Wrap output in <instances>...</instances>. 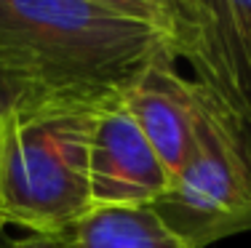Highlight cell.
I'll use <instances>...</instances> for the list:
<instances>
[{
	"label": "cell",
	"instance_id": "obj_1",
	"mask_svg": "<svg viewBox=\"0 0 251 248\" xmlns=\"http://www.w3.org/2000/svg\"><path fill=\"white\" fill-rule=\"evenodd\" d=\"M0 62L40 99H121L179 62L171 0H0Z\"/></svg>",
	"mask_w": 251,
	"mask_h": 248
},
{
	"label": "cell",
	"instance_id": "obj_2",
	"mask_svg": "<svg viewBox=\"0 0 251 248\" xmlns=\"http://www.w3.org/2000/svg\"><path fill=\"white\" fill-rule=\"evenodd\" d=\"M101 104L35 99L3 120L0 208L5 224L59 238L91 214L88 155Z\"/></svg>",
	"mask_w": 251,
	"mask_h": 248
},
{
	"label": "cell",
	"instance_id": "obj_3",
	"mask_svg": "<svg viewBox=\"0 0 251 248\" xmlns=\"http://www.w3.org/2000/svg\"><path fill=\"white\" fill-rule=\"evenodd\" d=\"M176 56L251 163V0H171Z\"/></svg>",
	"mask_w": 251,
	"mask_h": 248
},
{
	"label": "cell",
	"instance_id": "obj_4",
	"mask_svg": "<svg viewBox=\"0 0 251 248\" xmlns=\"http://www.w3.org/2000/svg\"><path fill=\"white\" fill-rule=\"evenodd\" d=\"M152 211L187 248H208L251 232V163L208 104L193 158Z\"/></svg>",
	"mask_w": 251,
	"mask_h": 248
},
{
	"label": "cell",
	"instance_id": "obj_5",
	"mask_svg": "<svg viewBox=\"0 0 251 248\" xmlns=\"http://www.w3.org/2000/svg\"><path fill=\"white\" fill-rule=\"evenodd\" d=\"M91 211L152 208L171 187V174L121 99L104 102L91 131Z\"/></svg>",
	"mask_w": 251,
	"mask_h": 248
},
{
	"label": "cell",
	"instance_id": "obj_6",
	"mask_svg": "<svg viewBox=\"0 0 251 248\" xmlns=\"http://www.w3.org/2000/svg\"><path fill=\"white\" fill-rule=\"evenodd\" d=\"M121 104L174 179L193 158L206 117V99L198 86L179 75L176 64H166L142 75L121 96Z\"/></svg>",
	"mask_w": 251,
	"mask_h": 248
},
{
	"label": "cell",
	"instance_id": "obj_7",
	"mask_svg": "<svg viewBox=\"0 0 251 248\" xmlns=\"http://www.w3.org/2000/svg\"><path fill=\"white\" fill-rule=\"evenodd\" d=\"M64 248H187L152 208H101L59 235Z\"/></svg>",
	"mask_w": 251,
	"mask_h": 248
},
{
	"label": "cell",
	"instance_id": "obj_8",
	"mask_svg": "<svg viewBox=\"0 0 251 248\" xmlns=\"http://www.w3.org/2000/svg\"><path fill=\"white\" fill-rule=\"evenodd\" d=\"M35 99H40L38 91L19 72H14L11 67H5L0 62V126L14 110L25 107V104L35 102Z\"/></svg>",
	"mask_w": 251,
	"mask_h": 248
},
{
	"label": "cell",
	"instance_id": "obj_9",
	"mask_svg": "<svg viewBox=\"0 0 251 248\" xmlns=\"http://www.w3.org/2000/svg\"><path fill=\"white\" fill-rule=\"evenodd\" d=\"M0 248H64V243L53 235H25L19 240L3 238Z\"/></svg>",
	"mask_w": 251,
	"mask_h": 248
},
{
	"label": "cell",
	"instance_id": "obj_10",
	"mask_svg": "<svg viewBox=\"0 0 251 248\" xmlns=\"http://www.w3.org/2000/svg\"><path fill=\"white\" fill-rule=\"evenodd\" d=\"M5 229V219H3V208H0V232Z\"/></svg>",
	"mask_w": 251,
	"mask_h": 248
},
{
	"label": "cell",
	"instance_id": "obj_11",
	"mask_svg": "<svg viewBox=\"0 0 251 248\" xmlns=\"http://www.w3.org/2000/svg\"><path fill=\"white\" fill-rule=\"evenodd\" d=\"M3 238H5V235H3V232H0V243H3Z\"/></svg>",
	"mask_w": 251,
	"mask_h": 248
}]
</instances>
